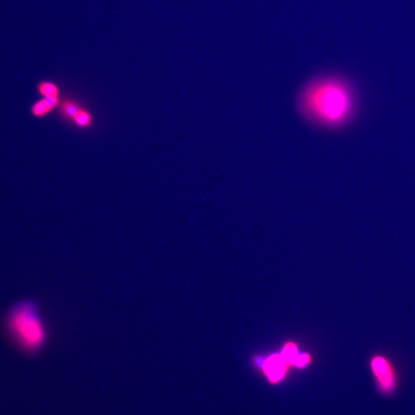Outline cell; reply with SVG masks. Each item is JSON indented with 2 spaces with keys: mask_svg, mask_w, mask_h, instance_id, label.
<instances>
[{
  "mask_svg": "<svg viewBox=\"0 0 415 415\" xmlns=\"http://www.w3.org/2000/svg\"><path fill=\"white\" fill-rule=\"evenodd\" d=\"M296 110L306 123L324 130H340L355 120L359 109L354 86L338 75L316 76L301 88Z\"/></svg>",
  "mask_w": 415,
  "mask_h": 415,
  "instance_id": "obj_1",
  "label": "cell"
},
{
  "mask_svg": "<svg viewBox=\"0 0 415 415\" xmlns=\"http://www.w3.org/2000/svg\"><path fill=\"white\" fill-rule=\"evenodd\" d=\"M57 113L61 120L80 131L91 130L95 124L92 111L76 98L63 96Z\"/></svg>",
  "mask_w": 415,
  "mask_h": 415,
  "instance_id": "obj_4",
  "label": "cell"
},
{
  "mask_svg": "<svg viewBox=\"0 0 415 415\" xmlns=\"http://www.w3.org/2000/svg\"><path fill=\"white\" fill-rule=\"evenodd\" d=\"M36 91L38 95H40V97L49 100L50 102L55 104L58 108L61 100H62L63 96L62 92H61V88L56 83L50 80L40 81L36 86Z\"/></svg>",
  "mask_w": 415,
  "mask_h": 415,
  "instance_id": "obj_5",
  "label": "cell"
},
{
  "mask_svg": "<svg viewBox=\"0 0 415 415\" xmlns=\"http://www.w3.org/2000/svg\"><path fill=\"white\" fill-rule=\"evenodd\" d=\"M54 111H57V106L42 97H40L30 106V115L37 120L47 118L52 115Z\"/></svg>",
  "mask_w": 415,
  "mask_h": 415,
  "instance_id": "obj_6",
  "label": "cell"
},
{
  "mask_svg": "<svg viewBox=\"0 0 415 415\" xmlns=\"http://www.w3.org/2000/svg\"><path fill=\"white\" fill-rule=\"evenodd\" d=\"M308 356H298L297 359H295V364H296V366H304L306 363H308Z\"/></svg>",
  "mask_w": 415,
  "mask_h": 415,
  "instance_id": "obj_9",
  "label": "cell"
},
{
  "mask_svg": "<svg viewBox=\"0 0 415 415\" xmlns=\"http://www.w3.org/2000/svg\"><path fill=\"white\" fill-rule=\"evenodd\" d=\"M285 359L282 356H272L265 363V369L268 377L273 382L282 378L285 373Z\"/></svg>",
  "mask_w": 415,
  "mask_h": 415,
  "instance_id": "obj_7",
  "label": "cell"
},
{
  "mask_svg": "<svg viewBox=\"0 0 415 415\" xmlns=\"http://www.w3.org/2000/svg\"><path fill=\"white\" fill-rule=\"evenodd\" d=\"M283 359L288 363H295V359H297V350L293 345H288L287 347L283 349Z\"/></svg>",
  "mask_w": 415,
  "mask_h": 415,
  "instance_id": "obj_8",
  "label": "cell"
},
{
  "mask_svg": "<svg viewBox=\"0 0 415 415\" xmlns=\"http://www.w3.org/2000/svg\"><path fill=\"white\" fill-rule=\"evenodd\" d=\"M377 391L384 397L393 396L399 386V374L396 364L383 353H376L369 361Z\"/></svg>",
  "mask_w": 415,
  "mask_h": 415,
  "instance_id": "obj_3",
  "label": "cell"
},
{
  "mask_svg": "<svg viewBox=\"0 0 415 415\" xmlns=\"http://www.w3.org/2000/svg\"><path fill=\"white\" fill-rule=\"evenodd\" d=\"M5 338L24 356H38L47 347L50 330L37 300L24 298L12 304L2 318Z\"/></svg>",
  "mask_w": 415,
  "mask_h": 415,
  "instance_id": "obj_2",
  "label": "cell"
}]
</instances>
